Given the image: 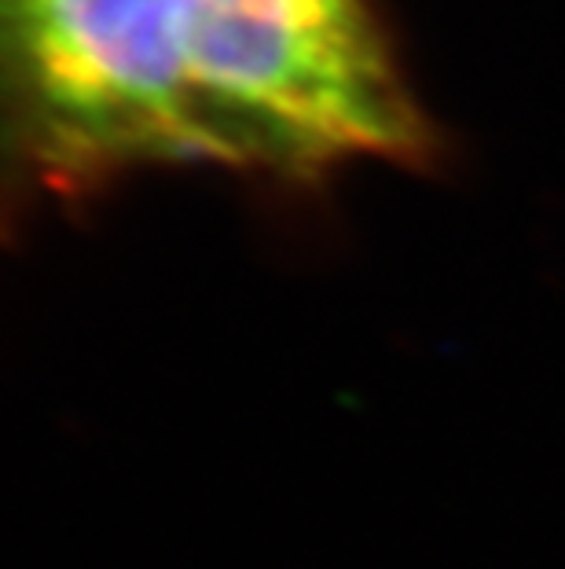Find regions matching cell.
Segmentation results:
<instances>
[{"label": "cell", "mask_w": 565, "mask_h": 569, "mask_svg": "<svg viewBox=\"0 0 565 569\" xmlns=\"http://www.w3.org/2000/svg\"><path fill=\"white\" fill-rule=\"evenodd\" d=\"M218 169L312 184L437 137L367 0H173Z\"/></svg>", "instance_id": "2"}, {"label": "cell", "mask_w": 565, "mask_h": 569, "mask_svg": "<svg viewBox=\"0 0 565 569\" xmlns=\"http://www.w3.org/2000/svg\"><path fill=\"white\" fill-rule=\"evenodd\" d=\"M170 166L218 169L173 0H0V232Z\"/></svg>", "instance_id": "1"}]
</instances>
